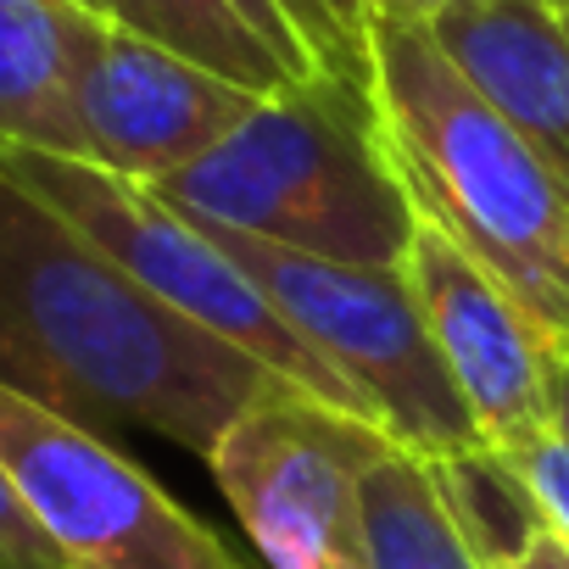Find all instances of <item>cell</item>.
Returning a JSON list of instances; mask_svg holds the SVG:
<instances>
[{"label": "cell", "instance_id": "6da1fadb", "mask_svg": "<svg viewBox=\"0 0 569 569\" xmlns=\"http://www.w3.org/2000/svg\"><path fill=\"white\" fill-rule=\"evenodd\" d=\"M0 386L79 425H140L207 458L279 380L157 302L0 162Z\"/></svg>", "mask_w": 569, "mask_h": 569}, {"label": "cell", "instance_id": "7a4b0ae2", "mask_svg": "<svg viewBox=\"0 0 569 569\" xmlns=\"http://www.w3.org/2000/svg\"><path fill=\"white\" fill-rule=\"evenodd\" d=\"M369 84L413 207L569 347V190L547 157L452 68L430 23L369 18Z\"/></svg>", "mask_w": 569, "mask_h": 569}, {"label": "cell", "instance_id": "3957f363", "mask_svg": "<svg viewBox=\"0 0 569 569\" xmlns=\"http://www.w3.org/2000/svg\"><path fill=\"white\" fill-rule=\"evenodd\" d=\"M146 190L196 223L363 268H402L419 229L375 84L336 73L262 96L212 151Z\"/></svg>", "mask_w": 569, "mask_h": 569}, {"label": "cell", "instance_id": "277c9868", "mask_svg": "<svg viewBox=\"0 0 569 569\" xmlns=\"http://www.w3.org/2000/svg\"><path fill=\"white\" fill-rule=\"evenodd\" d=\"M0 162H7V173L23 179L46 207H57L79 234H90L134 284H146L157 302H168L179 319H190L207 336L240 347L279 386H291L313 402H330V408L380 430L375 408L284 325V313L268 302V291L223 251V240L212 229L173 212L146 184H134L112 168H96L84 157L0 146Z\"/></svg>", "mask_w": 569, "mask_h": 569}, {"label": "cell", "instance_id": "5b68a950", "mask_svg": "<svg viewBox=\"0 0 569 569\" xmlns=\"http://www.w3.org/2000/svg\"><path fill=\"white\" fill-rule=\"evenodd\" d=\"M262 284L268 302L380 419V430L413 458H458L486 447L452 369L425 325L408 268L330 262L313 251L268 246L218 223H201Z\"/></svg>", "mask_w": 569, "mask_h": 569}, {"label": "cell", "instance_id": "8992f818", "mask_svg": "<svg viewBox=\"0 0 569 569\" xmlns=\"http://www.w3.org/2000/svg\"><path fill=\"white\" fill-rule=\"evenodd\" d=\"M386 447V430L273 386L218 436L207 463L268 569H375L363 475Z\"/></svg>", "mask_w": 569, "mask_h": 569}, {"label": "cell", "instance_id": "52a82bcc", "mask_svg": "<svg viewBox=\"0 0 569 569\" xmlns=\"http://www.w3.org/2000/svg\"><path fill=\"white\" fill-rule=\"evenodd\" d=\"M0 463L68 569H246L96 425L0 386Z\"/></svg>", "mask_w": 569, "mask_h": 569}, {"label": "cell", "instance_id": "ba28073f", "mask_svg": "<svg viewBox=\"0 0 569 569\" xmlns=\"http://www.w3.org/2000/svg\"><path fill=\"white\" fill-rule=\"evenodd\" d=\"M402 268L452 369V386L480 425V441L491 452H513L558 430V408H552L558 341L541 330V319L430 212H419Z\"/></svg>", "mask_w": 569, "mask_h": 569}, {"label": "cell", "instance_id": "9c48e42d", "mask_svg": "<svg viewBox=\"0 0 569 569\" xmlns=\"http://www.w3.org/2000/svg\"><path fill=\"white\" fill-rule=\"evenodd\" d=\"M262 96L151 46L84 7L73 34V112L84 157L134 184H162L212 151Z\"/></svg>", "mask_w": 569, "mask_h": 569}, {"label": "cell", "instance_id": "30bf717a", "mask_svg": "<svg viewBox=\"0 0 569 569\" xmlns=\"http://www.w3.org/2000/svg\"><path fill=\"white\" fill-rule=\"evenodd\" d=\"M452 68L547 157L569 190V12L563 0H452L430 18Z\"/></svg>", "mask_w": 569, "mask_h": 569}, {"label": "cell", "instance_id": "8fae6325", "mask_svg": "<svg viewBox=\"0 0 569 569\" xmlns=\"http://www.w3.org/2000/svg\"><path fill=\"white\" fill-rule=\"evenodd\" d=\"M79 18V0H0V146L84 157L73 112Z\"/></svg>", "mask_w": 569, "mask_h": 569}, {"label": "cell", "instance_id": "7c38bea8", "mask_svg": "<svg viewBox=\"0 0 569 569\" xmlns=\"http://www.w3.org/2000/svg\"><path fill=\"white\" fill-rule=\"evenodd\" d=\"M363 530L375 569H486L436 463L397 441L363 475Z\"/></svg>", "mask_w": 569, "mask_h": 569}, {"label": "cell", "instance_id": "4fadbf2b", "mask_svg": "<svg viewBox=\"0 0 569 569\" xmlns=\"http://www.w3.org/2000/svg\"><path fill=\"white\" fill-rule=\"evenodd\" d=\"M96 18L151 40V46H168L173 57L251 90V96H279L302 84V73L284 62L229 0H79Z\"/></svg>", "mask_w": 569, "mask_h": 569}, {"label": "cell", "instance_id": "5bb4252c", "mask_svg": "<svg viewBox=\"0 0 569 569\" xmlns=\"http://www.w3.org/2000/svg\"><path fill=\"white\" fill-rule=\"evenodd\" d=\"M502 463L519 475V486L530 491L536 513L569 541V436L563 430H547V436L502 452Z\"/></svg>", "mask_w": 569, "mask_h": 569}, {"label": "cell", "instance_id": "9a60e30c", "mask_svg": "<svg viewBox=\"0 0 569 569\" xmlns=\"http://www.w3.org/2000/svg\"><path fill=\"white\" fill-rule=\"evenodd\" d=\"M0 569H68L40 519L29 513L23 491L12 486L7 463H0Z\"/></svg>", "mask_w": 569, "mask_h": 569}, {"label": "cell", "instance_id": "2e32d148", "mask_svg": "<svg viewBox=\"0 0 569 569\" xmlns=\"http://www.w3.org/2000/svg\"><path fill=\"white\" fill-rule=\"evenodd\" d=\"M491 569H569V541L552 525H536L530 541L519 552H508L502 563H491Z\"/></svg>", "mask_w": 569, "mask_h": 569}, {"label": "cell", "instance_id": "e0dca14e", "mask_svg": "<svg viewBox=\"0 0 569 569\" xmlns=\"http://www.w3.org/2000/svg\"><path fill=\"white\" fill-rule=\"evenodd\" d=\"M369 18H397V23H430L441 7H452V0H363Z\"/></svg>", "mask_w": 569, "mask_h": 569}, {"label": "cell", "instance_id": "ac0fdd59", "mask_svg": "<svg viewBox=\"0 0 569 569\" xmlns=\"http://www.w3.org/2000/svg\"><path fill=\"white\" fill-rule=\"evenodd\" d=\"M325 7L341 18V29H347V34H358V40L369 46V7H363V0H325Z\"/></svg>", "mask_w": 569, "mask_h": 569}, {"label": "cell", "instance_id": "d6986e66", "mask_svg": "<svg viewBox=\"0 0 569 569\" xmlns=\"http://www.w3.org/2000/svg\"><path fill=\"white\" fill-rule=\"evenodd\" d=\"M552 408H558V430L569 436V347H558V375H552Z\"/></svg>", "mask_w": 569, "mask_h": 569}, {"label": "cell", "instance_id": "ffe728a7", "mask_svg": "<svg viewBox=\"0 0 569 569\" xmlns=\"http://www.w3.org/2000/svg\"><path fill=\"white\" fill-rule=\"evenodd\" d=\"M563 7H569V0H563Z\"/></svg>", "mask_w": 569, "mask_h": 569}, {"label": "cell", "instance_id": "44dd1931", "mask_svg": "<svg viewBox=\"0 0 569 569\" xmlns=\"http://www.w3.org/2000/svg\"><path fill=\"white\" fill-rule=\"evenodd\" d=\"M563 12H569V7H563Z\"/></svg>", "mask_w": 569, "mask_h": 569}]
</instances>
